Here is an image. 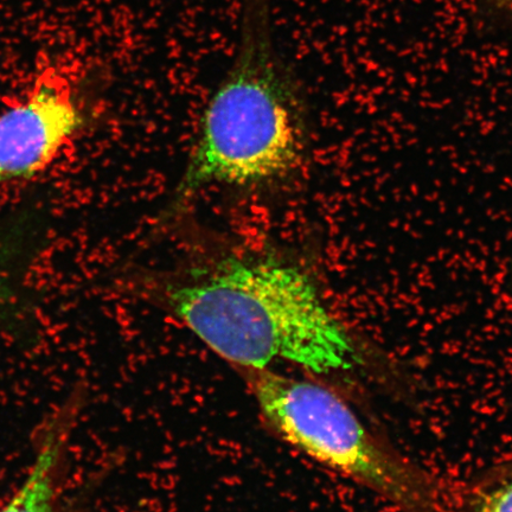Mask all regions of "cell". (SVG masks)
Segmentation results:
<instances>
[{
  "label": "cell",
  "mask_w": 512,
  "mask_h": 512,
  "mask_svg": "<svg viewBox=\"0 0 512 512\" xmlns=\"http://www.w3.org/2000/svg\"><path fill=\"white\" fill-rule=\"evenodd\" d=\"M174 316L235 369L287 362L339 383L381 375V357L332 312L303 268L229 256L164 292Z\"/></svg>",
  "instance_id": "cell-1"
},
{
  "label": "cell",
  "mask_w": 512,
  "mask_h": 512,
  "mask_svg": "<svg viewBox=\"0 0 512 512\" xmlns=\"http://www.w3.org/2000/svg\"><path fill=\"white\" fill-rule=\"evenodd\" d=\"M305 143L302 91L275 46L272 0H243L234 60L203 112L175 202L211 185L280 181L302 163Z\"/></svg>",
  "instance_id": "cell-2"
},
{
  "label": "cell",
  "mask_w": 512,
  "mask_h": 512,
  "mask_svg": "<svg viewBox=\"0 0 512 512\" xmlns=\"http://www.w3.org/2000/svg\"><path fill=\"white\" fill-rule=\"evenodd\" d=\"M236 370L287 444L401 512H447L452 495L444 486L380 437L337 390L270 368Z\"/></svg>",
  "instance_id": "cell-3"
},
{
  "label": "cell",
  "mask_w": 512,
  "mask_h": 512,
  "mask_svg": "<svg viewBox=\"0 0 512 512\" xmlns=\"http://www.w3.org/2000/svg\"><path fill=\"white\" fill-rule=\"evenodd\" d=\"M83 125L68 83L42 75L16 104L0 113V185L47 171Z\"/></svg>",
  "instance_id": "cell-4"
},
{
  "label": "cell",
  "mask_w": 512,
  "mask_h": 512,
  "mask_svg": "<svg viewBox=\"0 0 512 512\" xmlns=\"http://www.w3.org/2000/svg\"><path fill=\"white\" fill-rule=\"evenodd\" d=\"M75 411L68 405L51 416L27 477L0 512H57V485Z\"/></svg>",
  "instance_id": "cell-5"
},
{
  "label": "cell",
  "mask_w": 512,
  "mask_h": 512,
  "mask_svg": "<svg viewBox=\"0 0 512 512\" xmlns=\"http://www.w3.org/2000/svg\"><path fill=\"white\" fill-rule=\"evenodd\" d=\"M447 512H512V460L476 480Z\"/></svg>",
  "instance_id": "cell-6"
},
{
  "label": "cell",
  "mask_w": 512,
  "mask_h": 512,
  "mask_svg": "<svg viewBox=\"0 0 512 512\" xmlns=\"http://www.w3.org/2000/svg\"><path fill=\"white\" fill-rule=\"evenodd\" d=\"M484 10L496 18L512 16V0H483Z\"/></svg>",
  "instance_id": "cell-7"
},
{
  "label": "cell",
  "mask_w": 512,
  "mask_h": 512,
  "mask_svg": "<svg viewBox=\"0 0 512 512\" xmlns=\"http://www.w3.org/2000/svg\"><path fill=\"white\" fill-rule=\"evenodd\" d=\"M6 296V285H5V278L2 273V270H0V307L4 304Z\"/></svg>",
  "instance_id": "cell-8"
},
{
  "label": "cell",
  "mask_w": 512,
  "mask_h": 512,
  "mask_svg": "<svg viewBox=\"0 0 512 512\" xmlns=\"http://www.w3.org/2000/svg\"><path fill=\"white\" fill-rule=\"evenodd\" d=\"M511 272H510V277H511V284H512V262H511Z\"/></svg>",
  "instance_id": "cell-9"
}]
</instances>
